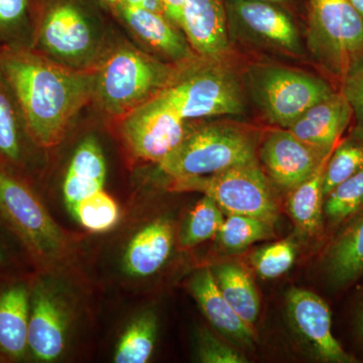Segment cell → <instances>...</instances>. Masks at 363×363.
I'll return each mask as SVG.
<instances>
[{"instance_id":"obj_22","label":"cell","mask_w":363,"mask_h":363,"mask_svg":"<svg viewBox=\"0 0 363 363\" xmlns=\"http://www.w3.org/2000/svg\"><path fill=\"white\" fill-rule=\"evenodd\" d=\"M173 243L171 224L164 220L152 222L131 238L123 255L124 269L135 278L156 274L171 255Z\"/></svg>"},{"instance_id":"obj_36","label":"cell","mask_w":363,"mask_h":363,"mask_svg":"<svg viewBox=\"0 0 363 363\" xmlns=\"http://www.w3.org/2000/svg\"><path fill=\"white\" fill-rule=\"evenodd\" d=\"M167 16L182 30V13H183L184 0H162Z\"/></svg>"},{"instance_id":"obj_26","label":"cell","mask_w":363,"mask_h":363,"mask_svg":"<svg viewBox=\"0 0 363 363\" xmlns=\"http://www.w3.org/2000/svg\"><path fill=\"white\" fill-rule=\"evenodd\" d=\"M157 330V318L152 313L136 318L123 332L117 344L114 362H149L154 352Z\"/></svg>"},{"instance_id":"obj_19","label":"cell","mask_w":363,"mask_h":363,"mask_svg":"<svg viewBox=\"0 0 363 363\" xmlns=\"http://www.w3.org/2000/svg\"><path fill=\"white\" fill-rule=\"evenodd\" d=\"M347 221L324 257L327 279L337 289L345 288L363 276V209Z\"/></svg>"},{"instance_id":"obj_27","label":"cell","mask_w":363,"mask_h":363,"mask_svg":"<svg viewBox=\"0 0 363 363\" xmlns=\"http://www.w3.org/2000/svg\"><path fill=\"white\" fill-rule=\"evenodd\" d=\"M224 212L212 198L203 196L186 216L180 231L182 247H194L217 235Z\"/></svg>"},{"instance_id":"obj_23","label":"cell","mask_w":363,"mask_h":363,"mask_svg":"<svg viewBox=\"0 0 363 363\" xmlns=\"http://www.w3.org/2000/svg\"><path fill=\"white\" fill-rule=\"evenodd\" d=\"M106 174L101 147L95 138H85L74 152L64 179V201L68 209L88 196L104 190Z\"/></svg>"},{"instance_id":"obj_39","label":"cell","mask_w":363,"mask_h":363,"mask_svg":"<svg viewBox=\"0 0 363 363\" xmlns=\"http://www.w3.org/2000/svg\"><path fill=\"white\" fill-rule=\"evenodd\" d=\"M351 4L357 9L358 13L362 14L363 18V0H350Z\"/></svg>"},{"instance_id":"obj_9","label":"cell","mask_w":363,"mask_h":363,"mask_svg":"<svg viewBox=\"0 0 363 363\" xmlns=\"http://www.w3.org/2000/svg\"><path fill=\"white\" fill-rule=\"evenodd\" d=\"M230 40L286 56L300 57L304 45L286 6L264 0H224Z\"/></svg>"},{"instance_id":"obj_15","label":"cell","mask_w":363,"mask_h":363,"mask_svg":"<svg viewBox=\"0 0 363 363\" xmlns=\"http://www.w3.org/2000/svg\"><path fill=\"white\" fill-rule=\"evenodd\" d=\"M182 30L198 58L226 61L230 54L224 0H184Z\"/></svg>"},{"instance_id":"obj_33","label":"cell","mask_w":363,"mask_h":363,"mask_svg":"<svg viewBox=\"0 0 363 363\" xmlns=\"http://www.w3.org/2000/svg\"><path fill=\"white\" fill-rule=\"evenodd\" d=\"M30 0H0V47L28 45L26 42Z\"/></svg>"},{"instance_id":"obj_12","label":"cell","mask_w":363,"mask_h":363,"mask_svg":"<svg viewBox=\"0 0 363 363\" xmlns=\"http://www.w3.org/2000/svg\"><path fill=\"white\" fill-rule=\"evenodd\" d=\"M330 152L315 149L286 128H276L264 136L257 157L274 185L290 192L311 177Z\"/></svg>"},{"instance_id":"obj_34","label":"cell","mask_w":363,"mask_h":363,"mask_svg":"<svg viewBox=\"0 0 363 363\" xmlns=\"http://www.w3.org/2000/svg\"><path fill=\"white\" fill-rule=\"evenodd\" d=\"M341 82V92L352 111L351 136L363 142V60Z\"/></svg>"},{"instance_id":"obj_38","label":"cell","mask_w":363,"mask_h":363,"mask_svg":"<svg viewBox=\"0 0 363 363\" xmlns=\"http://www.w3.org/2000/svg\"><path fill=\"white\" fill-rule=\"evenodd\" d=\"M102 4H104L105 6L109 7V9H112L113 7H116L117 4H121L123 0H99Z\"/></svg>"},{"instance_id":"obj_20","label":"cell","mask_w":363,"mask_h":363,"mask_svg":"<svg viewBox=\"0 0 363 363\" xmlns=\"http://www.w3.org/2000/svg\"><path fill=\"white\" fill-rule=\"evenodd\" d=\"M20 105L0 70V162L23 172L30 164L32 147Z\"/></svg>"},{"instance_id":"obj_42","label":"cell","mask_w":363,"mask_h":363,"mask_svg":"<svg viewBox=\"0 0 363 363\" xmlns=\"http://www.w3.org/2000/svg\"><path fill=\"white\" fill-rule=\"evenodd\" d=\"M4 262V253H2L1 250H0V264Z\"/></svg>"},{"instance_id":"obj_16","label":"cell","mask_w":363,"mask_h":363,"mask_svg":"<svg viewBox=\"0 0 363 363\" xmlns=\"http://www.w3.org/2000/svg\"><path fill=\"white\" fill-rule=\"evenodd\" d=\"M68 317L51 290L38 284L30 293L28 352L40 362L58 359L65 350Z\"/></svg>"},{"instance_id":"obj_1","label":"cell","mask_w":363,"mask_h":363,"mask_svg":"<svg viewBox=\"0 0 363 363\" xmlns=\"http://www.w3.org/2000/svg\"><path fill=\"white\" fill-rule=\"evenodd\" d=\"M0 70L40 149L59 145L74 117L93 99V71L58 63L32 45L0 47Z\"/></svg>"},{"instance_id":"obj_14","label":"cell","mask_w":363,"mask_h":363,"mask_svg":"<svg viewBox=\"0 0 363 363\" xmlns=\"http://www.w3.org/2000/svg\"><path fill=\"white\" fill-rule=\"evenodd\" d=\"M112 11L136 39L162 61L186 65L198 58L185 33L166 14L123 2Z\"/></svg>"},{"instance_id":"obj_25","label":"cell","mask_w":363,"mask_h":363,"mask_svg":"<svg viewBox=\"0 0 363 363\" xmlns=\"http://www.w3.org/2000/svg\"><path fill=\"white\" fill-rule=\"evenodd\" d=\"M219 290L234 311L250 327L257 321L259 296L247 269L234 262H223L211 269Z\"/></svg>"},{"instance_id":"obj_8","label":"cell","mask_w":363,"mask_h":363,"mask_svg":"<svg viewBox=\"0 0 363 363\" xmlns=\"http://www.w3.org/2000/svg\"><path fill=\"white\" fill-rule=\"evenodd\" d=\"M272 184L257 161L211 176L173 180L172 188L202 193L212 198L224 214L255 217L274 225L279 205Z\"/></svg>"},{"instance_id":"obj_4","label":"cell","mask_w":363,"mask_h":363,"mask_svg":"<svg viewBox=\"0 0 363 363\" xmlns=\"http://www.w3.org/2000/svg\"><path fill=\"white\" fill-rule=\"evenodd\" d=\"M162 94L186 121L247 111L242 85L226 61L195 59Z\"/></svg>"},{"instance_id":"obj_6","label":"cell","mask_w":363,"mask_h":363,"mask_svg":"<svg viewBox=\"0 0 363 363\" xmlns=\"http://www.w3.org/2000/svg\"><path fill=\"white\" fill-rule=\"evenodd\" d=\"M247 87L264 118L279 128H290L310 107L336 92L324 79L269 64L248 68Z\"/></svg>"},{"instance_id":"obj_32","label":"cell","mask_w":363,"mask_h":363,"mask_svg":"<svg viewBox=\"0 0 363 363\" xmlns=\"http://www.w3.org/2000/svg\"><path fill=\"white\" fill-rule=\"evenodd\" d=\"M296 255L297 248L292 240L277 241L253 252L252 264L260 278L277 279L293 267Z\"/></svg>"},{"instance_id":"obj_31","label":"cell","mask_w":363,"mask_h":363,"mask_svg":"<svg viewBox=\"0 0 363 363\" xmlns=\"http://www.w3.org/2000/svg\"><path fill=\"white\" fill-rule=\"evenodd\" d=\"M363 209V169L339 184L324 199V216L332 225L344 223Z\"/></svg>"},{"instance_id":"obj_21","label":"cell","mask_w":363,"mask_h":363,"mask_svg":"<svg viewBox=\"0 0 363 363\" xmlns=\"http://www.w3.org/2000/svg\"><path fill=\"white\" fill-rule=\"evenodd\" d=\"M30 292L23 283L0 291V355L23 359L28 352Z\"/></svg>"},{"instance_id":"obj_40","label":"cell","mask_w":363,"mask_h":363,"mask_svg":"<svg viewBox=\"0 0 363 363\" xmlns=\"http://www.w3.org/2000/svg\"><path fill=\"white\" fill-rule=\"evenodd\" d=\"M358 328H359L360 335H362V337L363 338V305L362 311H360L359 324H358Z\"/></svg>"},{"instance_id":"obj_10","label":"cell","mask_w":363,"mask_h":363,"mask_svg":"<svg viewBox=\"0 0 363 363\" xmlns=\"http://www.w3.org/2000/svg\"><path fill=\"white\" fill-rule=\"evenodd\" d=\"M121 121V135L131 154L143 161H164L188 131L184 121L164 95L140 105Z\"/></svg>"},{"instance_id":"obj_5","label":"cell","mask_w":363,"mask_h":363,"mask_svg":"<svg viewBox=\"0 0 363 363\" xmlns=\"http://www.w3.org/2000/svg\"><path fill=\"white\" fill-rule=\"evenodd\" d=\"M306 35L313 59L341 81L363 60V18L350 0H308Z\"/></svg>"},{"instance_id":"obj_11","label":"cell","mask_w":363,"mask_h":363,"mask_svg":"<svg viewBox=\"0 0 363 363\" xmlns=\"http://www.w3.org/2000/svg\"><path fill=\"white\" fill-rule=\"evenodd\" d=\"M32 47L48 57L74 65L93 54L94 35L83 9L71 0H62L44 9Z\"/></svg>"},{"instance_id":"obj_41","label":"cell","mask_w":363,"mask_h":363,"mask_svg":"<svg viewBox=\"0 0 363 363\" xmlns=\"http://www.w3.org/2000/svg\"><path fill=\"white\" fill-rule=\"evenodd\" d=\"M264 1H271L274 2V4H281V6H288L290 0H264Z\"/></svg>"},{"instance_id":"obj_35","label":"cell","mask_w":363,"mask_h":363,"mask_svg":"<svg viewBox=\"0 0 363 363\" xmlns=\"http://www.w3.org/2000/svg\"><path fill=\"white\" fill-rule=\"evenodd\" d=\"M198 357L205 363H245L247 357L240 351L223 342L211 332H200L198 339Z\"/></svg>"},{"instance_id":"obj_37","label":"cell","mask_w":363,"mask_h":363,"mask_svg":"<svg viewBox=\"0 0 363 363\" xmlns=\"http://www.w3.org/2000/svg\"><path fill=\"white\" fill-rule=\"evenodd\" d=\"M121 2L131 6L143 7V9L157 11V13H164L167 16L162 0H123Z\"/></svg>"},{"instance_id":"obj_28","label":"cell","mask_w":363,"mask_h":363,"mask_svg":"<svg viewBox=\"0 0 363 363\" xmlns=\"http://www.w3.org/2000/svg\"><path fill=\"white\" fill-rule=\"evenodd\" d=\"M272 226L255 217L227 214L216 238L227 252H242L253 243L271 238Z\"/></svg>"},{"instance_id":"obj_13","label":"cell","mask_w":363,"mask_h":363,"mask_svg":"<svg viewBox=\"0 0 363 363\" xmlns=\"http://www.w3.org/2000/svg\"><path fill=\"white\" fill-rule=\"evenodd\" d=\"M288 315L294 328L322 362H357L332 333L331 312L323 298L316 294L293 288L286 295Z\"/></svg>"},{"instance_id":"obj_18","label":"cell","mask_w":363,"mask_h":363,"mask_svg":"<svg viewBox=\"0 0 363 363\" xmlns=\"http://www.w3.org/2000/svg\"><path fill=\"white\" fill-rule=\"evenodd\" d=\"M189 289L212 326L242 347L252 346L255 333L252 327L236 314L222 295L211 269L204 267L195 272Z\"/></svg>"},{"instance_id":"obj_17","label":"cell","mask_w":363,"mask_h":363,"mask_svg":"<svg viewBox=\"0 0 363 363\" xmlns=\"http://www.w3.org/2000/svg\"><path fill=\"white\" fill-rule=\"evenodd\" d=\"M352 123V111L341 91L313 105L286 128L307 145L330 152Z\"/></svg>"},{"instance_id":"obj_3","label":"cell","mask_w":363,"mask_h":363,"mask_svg":"<svg viewBox=\"0 0 363 363\" xmlns=\"http://www.w3.org/2000/svg\"><path fill=\"white\" fill-rule=\"evenodd\" d=\"M257 133L240 124L216 123L188 128L180 145L160 162L173 180L220 173L259 161Z\"/></svg>"},{"instance_id":"obj_29","label":"cell","mask_w":363,"mask_h":363,"mask_svg":"<svg viewBox=\"0 0 363 363\" xmlns=\"http://www.w3.org/2000/svg\"><path fill=\"white\" fill-rule=\"evenodd\" d=\"M69 210L79 224L91 233L111 230L121 218L118 204L104 189L76 203Z\"/></svg>"},{"instance_id":"obj_30","label":"cell","mask_w":363,"mask_h":363,"mask_svg":"<svg viewBox=\"0 0 363 363\" xmlns=\"http://www.w3.org/2000/svg\"><path fill=\"white\" fill-rule=\"evenodd\" d=\"M363 169V142L350 136L334 147L325 168L323 194Z\"/></svg>"},{"instance_id":"obj_7","label":"cell","mask_w":363,"mask_h":363,"mask_svg":"<svg viewBox=\"0 0 363 363\" xmlns=\"http://www.w3.org/2000/svg\"><path fill=\"white\" fill-rule=\"evenodd\" d=\"M0 217L39 262L64 255L65 235L18 169L0 162Z\"/></svg>"},{"instance_id":"obj_24","label":"cell","mask_w":363,"mask_h":363,"mask_svg":"<svg viewBox=\"0 0 363 363\" xmlns=\"http://www.w3.org/2000/svg\"><path fill=\"white\" fill-rule=\"evenodd\" d=\"M330 155L321 162L311 177L289 192L286 199V210L294 223L308 235L319 233L323 225V178Z\"/></svg>"},{"instance_id":"obj_2","label":"cell","mask_w":363,"mask_h":363,"mask_svg":"<svg viewBox=\"0 0 363 363\" xmlns=\"http://www.w3.org/2000/svg\"><path fill=\"white\" fill-rule=\"evenodd\" d=\"M186 65L168 63L133 45H121L93 71V99L105 113L121 119L161 94Z\"/></svg>"}]
</instances>
